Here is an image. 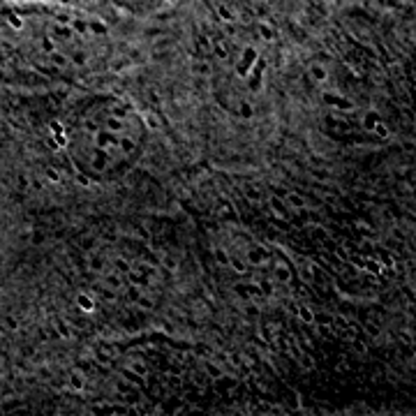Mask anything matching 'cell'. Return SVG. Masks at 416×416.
<instances>
[{
    "mask_svg": "<svg viewBox=\"0 0 416 416\" xmlns=\"http://www.w3.org/2000/svg\"><path fill=\"white\" fill-rule=\"evenodd\" d=\"M146 144L144 116L118 95L81 100L63 129V148L74 171L93 183H111L129 173L139 165Z\"/></svg>",
    "mask_w": 416,
    "mask_h": 416,
    "instance_id": "cell-1",
    "label": "cell"
}]
</instances>
